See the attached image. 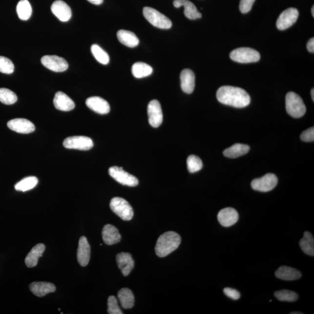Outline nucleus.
<instances>
[{
    "mask_svg": "<svg viewBox=\"0 0 314 314\" xmlns=\"http://www.w3.org/2000/svg\"><path fill=\"white\" fill-rule=\"evenodd\" d=\"M301 139L305 142H312L314 140V128H310L301 133Z\"/></svg>",
    "mask_w": 314,
    "mask_h": 314,
    "instance_id": "obj_40",
    "label": "nucleus"
},
{
    "mask_svg": "<svg viewBox=\"0 0 314 314\" xmlns=\"http://www.w3.org/2000/svg\"><path fill=\"white\" fill-rule=\"evenodd\" d=\"M147 113L150 126L154 127H159L163 123V114L160 103L158 100H152L148 104Z\"/></svg>",
    "mask_w": 314,
    "mask_h": 314,
    "instance_id": "obj_12",
    "label": "nucleus"
},
{
    "mask_svg": "<svg viewBox=\"0 0 314 314\" xmlns=\"http://www.w3.org/2000/svg\"><path fill=\"white\" fill-rule=\"evenodd\" d=\"M86 105L91 110L99 114H107L110 111L108 103L100 97H89L86 101Z\"/></svg>",
    "mask_w": 314,
    "mask_h": 314,
    "instance_id": "obj_16",
    "label": "nucleus"
},
{
    "mask_svg": "<svg viewBox=\"0 0 314 314\" xmlns=\"http://www.w3.org/2000/svg\"><path fill=\"white\" fill-rule=\"evenodd\" d=\"M108 313L109 314H123V313L119 307L118 300L114 295L109 296L108 299Z\"/></svg>",
    "mask_w": 314,
    "mask_h": 314,
    "instance_id": "obj_38",
    "label": "nucleus"
},
{
    "mask_svg": "<svg viewBox=\"0 0 314 314\" xmlns=\"http://www.w3.org/2000/svg\"><path fill=\"white\" fill-rule=\"evenodd\" d=\"M45 249V246L42 243L38 244L37 245L33 247L25 258L26 266L29 268L36 267L38 263L39 258L42 257Z\"/></svg>",
    "mask_w": 314,
    "mask_h": 314,
    "instance_id": "obj_24",
    "label": "nucleus"
},
{
    "mask_svg": "<svg viewBox=\"0 0 314 314\" xmlns=\"http://www.w3.org/2000/svg\"><path fill=\"white\" fill-rule=\"evenodd\" d=\"M312 13L313 15V17H314V7L313 6L312 9Z\"/></svg>",
    "mask_w": 314,
    "mask_h": 314,
    "instance_id": "obj_46",
    "label": "nucleus"
},
{
    "mask_svg": "<svg viewBox=\"0 0 314 314\" xmlns=\"http://www.w3.org/2000/svg\"><path fill=\"white\" fill-rule=\"evenodd\" d=\"M53 103L55 107L62 111H70L75 107L74 101L62 91H58L56 93Z\"/></svg>",
    "mask_w": 314,
    "mask_h": 314,
    "instance_id": "obj_19",
    "label": "nucleus"
},
{
    "mask_svg": "<svg viewBox=\"0 0 314 314\" xmlns=\"http://www.w3.org/2000/svg\"><path fill=\"white\" fill-rule=\"evenodd\" d=\"M30 291L36 296L42 297L56 292V286L53 283L45 282H33L29 286Z\"/></svg>",
    "mask_w": 314,
    "mask_h": 314,
    "instance_id": "obj_21",
    "label": "nucleus"
},
{
    "mask_svg": "<svg viewBox=\"0 0 314 314\" xmlns=\"http://www.w3.org/2000/svg\"><path fill=\"white\" fill-rule=\"evenodd\" d=\"M181 88L185 93H193L195 87V75L190 69L183 70L181 74Z\"/></svg>",
    "mask_w": 314,
    "mask_h": 314,
    "instance_id": "obj_23",
    "label": "nucleus"
},
{
    "mask_svg": "<svg viewBox=\"0 0 314 314\" xmlns=\"http://www.w3.org/2000/svg\"><path fill=\"white\" fill-rule=\"evenodd\" d=\"M299 13L296 8H290L283 11L277 20L276 26L280 30L287 29L296 22Z\"/></svg>",
    "mask_w": 314,
    "mask_h": 314,
    "instance_id": "obj_10",
    "label": "nucleus"
},
{
    "mask_svg": "<svg viewBox=\"0 0 314 314\" xmlns=\"http://www.w3.org/2000/svg\"><path fill=\"white\" fill-rule=\"evenodd\" d=\"M14 65L7 57L0 56V72L5 74H11L14 71Z\"/></svg>",
    "mask_w": 314,
    "mask_h": 314,
    "instance_id": "obj_37",
    "label": "nucleus"
},
{
    "mask_svg": "<svg viewBox=\"0 0 314 314\" xmlns=\"http://www.w3.org/2000/svg\"><path fill=\"white\" fill-rule=\"evenodd\" d=\"M274 295L277 300L281 301L294 302L297 301L298 295L296 293L288 290H282L277 291L274 293Z\"/></svg>",
    "mask_w": 314,
    "mask_h": 314,
    "instance_id": "obj_35",
    "label": "nucleus"
},
{
    "mask_svg": "<svg viewBox=\"0 0 314 314\" xmlns=\"http://www.w3.org/2000/svg\"><path fill=\"white\" fill-rule=\"evenodd\" d=\"M63 145L64 147L68 149L87 151L93 147V142L86 136H72L65 139Z\"/></svg>",
    "mask_w": 314,
    "mask_h": 314,
    "instance_id": "obj_8",
    "label": "nucleus"
},
{
    "mask_svg": "<svg viewBox=\"0 0 314 314\" xmlns=\"http://www.w3.org/2000/svg\"><path fill=\"white\" fill-rule=\"evenodd\" d=\"M301 275L299 271L287 266L279 267L275 272V276L277 278L288 281L299 279Z\"/></svg>",
    "mask_w": 314,
    "mask_h": 314,
    "instance_id": "obj_25",
    "label": "nucleus"
},
{
    "mask_svg": "<svg viewBox=\"0 0 314 314\" xmlns=\"http://www.w3.org/2000/svg\"><path fill=\"white\" fill-rule=\"evenodd\" d=\"M117 263L122 273L125 276L129 275L135 266V261L129 253L120 252L117 255Z\"/></svg>",
    "mask_w": 314,
    "mask_h": 314,
    "instance_id": "obj_18",
    "label": "nucleus"
},
{
    "mask_svg": "<svg viewBox=\"0 0 314 314\" xmlns=\"http://www.w3.org/2000/svg\"><path fill=\"white\" fill-rule=\"evenodd\" d=\"M224 293L225 295L231 299L237 300L240 297V293L237 290L230 288H226L224 289Z\"/></svg>",
    "mask_w": 314,
    "mask_h": 314,
    "instance_id": "obj_41",
    "label": "nucleus"
},
{
    "mask_svg": "<svg viewBox=\"0 0 314 314\" xmlns=\"http://www.w3.org/2000/svg\"><path fill=\"white\" fill-rule=\"evenodd\" d=\"M181 243V237L175 231H167L158 239L155 251L158 257H165L176 251Z\"/></svg>",
    "mask_w": 314,
    "mask_h": 314,
    "instance_id": "obj_2",
    "label": "nucleus"
},
{
    "mask_svg": "<svg viewBox=\"0 0 314 314\" xmlns=\"http://www.w3.org/2000/svg\"><path fill=\"white\" fill-rule=\"evenodd\" d=\"M230 57L234 62L239 63L258 62L260 60V54L257 51L251 48H236L230 54Z\"/></svg>",
    "mask_w": 314,
    "mask_h": 314,
    "instance_id": "obj_6",
    "label": "nucleus"
},
{
    "mask_svg": "<svg viewBox=\"0 0 314 314\" xmlns=\"http://www.w3.org/2000/svg\"><path fill=\"white\" fill-rule=\"evenodd\" d=\"M91 53L97 62L103 65H106L109 62V57L108 54L104 51L99 45L93 44L91 47Z\"/></svg>",
    "mask_w": 314,
    "mask_h": 314,
    "instance_id": "obj_33",
    "label": "nucleus"
},
{
    "mask_svg": "<svg viewBox=\"0 0 314 314\" xmlns=\"http://www.w3.org/2000/svg\"><path fill=\"white\" fill-rule=\"evenodd\" d=\"M118 298L122 307L124 309H130L135 304V297L129 289L123 288L118 292Z\"/></svg>",
    "mask_w": 314,
    "mask_h": 314,
    "instance_id": "obj_27",
    "label": "nucleus"
},
{
    "mask_svg": "<svg viewBox=\"0 0 314 314\" xmlns=\"http://www.w3.org/2000/svg\"><path fill=\"white\" fill-rule=\"evenodd\" d=\"M118 41L126 46L133 48L138 45L139 40L135 33L126 30H120L117 32Z\"/></svg>",
    "mask_w": 314,
    "mask_h": 314,
    "instance_id": "obj_26",
    "label": "nucleus"
},
{
    "mask_svg": "<svg viewBox=\"0 0 314 314\" xmlns=\"http://www.w3.org/2000/svg\"><path fill=\"white\" fill-rule=\"evenodd\" d=\"M152 67L145 63H136L132 68V74L136 78L147 77L152 74Z\"/></svg>",
    "mask_w": 314,
    "mask_h": 314,
    "instance_id": "obj_29",
    "label": "nucleus"
},
{
    "mask_svg": "<svg viewBox=\"0 0 314 314\" xmlns=\"http://www.w3.org/2000/svg\"><path fill=\"white\" fill-rule=\"evenodd\" d=\"M109 174L120 184L130 187H135L139 184L138 179L130 174L122 167H112L109 169Z\"/></svg>",
    "mask_w": 314,
    "mask_h": 314,
    "instance_id": "obj_7",
    "label": "nucleus"
},
{
    "mask_svg": "<svg viewBox=\"0 0 314 314\" xmlns=\"http://www.w3.org/2000/svg\"><path fill=\"white\" fill-rule=\"evenodd\" d=\"M38 179L35 176H29L21 180L15 185V190L25 192L32 190L38 184Z\"/></svg>",
    "mask_w": 314,
    "mask_h": 314,
    "instance_id": "obj_32",
    "label": "nucleus"
},
{
    "mask_svg": "<svg viewBox=\"0 0 314 314\" xmlns=\"http://www.w3.org/2000/svg\"><path fill=\"white\" fill-rule=\"evenodd\" d=\"M312 99H313V102H314V88H313V89L312 90Z\"/></svg>",
    "mask_w": 314,
    "mask_h": 314,
    "instance_id": "obj_44",
    "label": "nucleus"
},
{
    "mask_svg": "<svg viewBox=\"0 0 314 314\" xmlns=\"http://www.w3.org/2000/svg\"><path fill=\"white\" fill-rule=\"evenodd\" d=\"M218 220L222 226L230 227L238 221V212L233 208L222 209L218 213Z\"/></svg>",
    "mask_w": 314,
    "mask_h": 314,
    "instance_id": "obj_15",
    "label": "nucleus"
},
{
    "mask_svg": "<svg viewBox=\"0 0 314 314\" xmlns=\"http://www.w3.org/2000/svg\"><path fill=\"white\" fill-rule=\"evenodd\" d=\"M286 108L288 113L295 118H299L306 113V107L300 96L289 92L286 97Z\"/></svg>",
    "mask_w": 314,
    "mask_h": 314,
    "instance_id": "obj_3",
    "label": "nucleus"
},
{
    "mask_svg": "<svg viewBox=\"0 0 314 314\" xmlns=\"http://www.w3.org/2000/svg\"><path fill=\"white\" fill-rule=\"evenodd\" d=\"M17 96L8 88H0V102L5 105H12L17 102Z\"/></svg>",
    "mask_w": 314,
    "mask_h": 314,
    "instance_id": "obj_34",
    "label": "nucleus"
},
{
    "mask_svg": "<svg viewBox=\"0 0 314 314\" xmlns=\"http://www.w3.org/2000/svg\"><path fill=\"white\" fill-rule=\"evenodd\" d=\"M187 166L189 172L190 173L196 172L202 168V161L196 155H191L188 158Z\"/></svg>",
    "mask_w": 314,
    "mask_h": 314,
    "instance_id": "obj_36",
    "label": "nucleus"
},
{
    "mask_svg": "<svg viewBox=\"0 0 314 314\" xmlns=\"http://www.w3.org/2000/svg\"><path fill=\"white\" fill-rule=\"evenodd\" d=\"M143 15L152 26L158 28L168 29L172 27L171 21L154 8L145 7L143 8Z\"/></svg>",
    "mask_w": 314,
    "mask_h": 314,
    "instance_id": "obj_4",
    "label": "nucleus"
},
{
    "mask_svg": "<svg viewBox=\"0 0 314 314\" xmlns=\"http://www.w3.org/2000/svg\"><path fill=\"white\" fill-rule=\"evenodd\" d=\"M78 263L82 267H86L90 258V246L86 237L82 236L79 241L77 252Z\"/></svg>",
    "mask_w": 314,
    "mask_h": 314,
    "instance_id": "obj_17",
    "label": "nucleus"
},
{
    "mask_svg": "<svg viewBox=\"0 0 314 314\" xmlns=\"http://www.w3.org/2000/svg\"><path fill=\"white\" fill-rule=\"evenodd\" d=\"M7 126L15 132L28 134L34 132L35 126L32 122L23 118H16L8 121Z\"/></svg>",
    "mask_w": 314,
    "mask_h": 314,
    "instance_id": "obj_13",
    "label": "nucleus"
},
{
    "mask_svg": "<svg viewBox=\"0 0 314 314\" xmlns=\"http://www.w3.org/2000/svg\"><path fill=\"white\" fill-rule=\"evenodd\" d=\"M87 1L94 5H100L103 2V0H87Z\"/></svg>",
    "mask_w": 314,
    "mask_h": 314,
    "instance_id": "obj_43",
    "label": "nucleus"
},
{
    "mask_svg": "<svg viewBox=\"0 0 314 314\" xmlns=\"http://www.w3.org/2000/svg\"><path fill=\"white\" fill-rule=\"evenodd\" d=\"M18 17L22 21H27L31 17L32 9L27 0H21L17 6Z\"/></svg>",
    "mask_w": 314,
    "mask_h": 314,
    "instance_id": "obj_31",
    "label": "nucleus"
},
{
    "mask_svg": "<svg viewBox=\"0 0 314 314\" xmlns=\"http://www.w3.org/2000/svg\"><path fill=\"white\" fill-rule=\"evenodd\" d=\"M299 245L303 251L307 255H314V239L312 234L309 231H306L304 236L299 242Z\"/></svg>",
    "mask_w": 314,
    "mask_h": 314,
    "instance_id": "obj_30",
    "label": "nucleus"
},
{
    "mask_svg": "<svg viewBox=\"0 0 314 314\" xmlns=\"http://www.w3.org/2000/svg\"><path fill=\"white\" fill-rule=\"evenodd\" d=\"M278 179L273 173H268L261 178L253 180L251 188L256 191L268 192L276 187Z\"/></svg>",
    "mask_w": 314,
    "mask_h": 314,
    "instance_id": "obj_9",
    "label": "nucleus"
},
{
    "mask_svg": "<svg viewBox=\"0 0 314 314\" xmlns=\"http://www.w3.org/2000/svg\"><path fill=\"white\" fill-rule=\"evenodd\" d=\"M41 62L45 68L56 72H62L68 68V63L66 61L57 56H45L42 57Z\"/></svg>",
    "mask_w": 314,
    "mask_h": 314,
    "instance_id": "obj_11",
    "label": "nucleus"
},
{
    "mask_svg": "<svg viewBox=\"0 0 314 314\" xmlns=\"http://www.w3.org/2000/svg\"><path fill=\"white\" fill-rule=\"evenodd\" d=\"M219 102L236 108H243L251 103V97L245 90L230 86H222L216 93Z\"/></svg>",
    "mask_w": 314,
    "mask_h": 314,
    "instance_id": "obj_1",
    "label": "nucleus"
},
{
    "mask_svg": "<svg viewBox=\"0 0 314 314\" xmlns=\"http://www.w3.org/2000/svg\"><path fill=\"white\" fill-rule=\"evenodd\" d=\"M52 13L62 22H67L72 17V11L68 4L62 0L54 1L51 7Z\"/></svg>",
    "mask_w": 314,
    "mask_h": 314,
    "instance_id": "obj_14",
    "label": "nucleus"
},
{
    "mask_svg": "<svg viewBox=\"0 0 314 314\" xmlns=\"http://www.w3.org/2000/svg\"><path fill=\"white\" fill-rule=\"evenodd\" d=\"M307 49L310 53H314V38L311 39L308 42L307 45Z\"/></svg>",
    "mask_w": 314,
    "mask_h": 314,
    "instance_id": "obj_42",
    "label": "nucleus"
},
{
    "mask_svg": "<svg viewBox=\"0 0 314 314\" xmlns=\"http://www.w3.org/2000/svg\"><path fill=\"white\" fill-rule=\"evenodd\" d=\"M249 150V146L236 143V144L227 148L224 151V154L227 157L235 158L246 154Z\"/></svg>",
    "mask_w": 314,
    "mask_h": 314,
    "instance_id": "obj_28",
    "label": "nucleus"
},
{
    "mask_svg": "<svg viewBox=\"0 0 314 314\" xmlns=\"http://www.w3.org/2000/svg\"><path fill=\"white\" fill-rule=\"evenodd\" d=\"M102 236L104 242L107 245H113L120 242L121 236L118 229L113 225L107 224L103 228Z\"/></svg>",
    "mask_w": 314,
    "mask_h": 314,
    "instance_id": "obj_22",
    "label": "nucleus"
},
{
    "mask_svg": "<svg viewBox=\"0 0 314 314\" xmlns=\"http://www.w3.org/2000/svg\"><path fill=\"white\" fill-rule=\"evenodd\" d=\"M173 5L176 8L184 7L185 16L189 20L200 19L202 17V15L197 10L196 6L188 0H174Z\"/></svg>",
    "mask_w": 314,
    "mask_h": 314,
    "instance_id": "obj_20",
    "label": "nucleus"
},
{
    "mask_svg": "<svg viewBox=\"0 0 314 314\" xmlns=\"http://www.w3.org/2000/svg\"><path fill=\"white\" fill-rule=\"evenodd\" d=\"M303 314V313H301V312H292V313H291V314Z\"/></svg>",
    "mask_w": 314,
    "mask_h": 314,
    "instance_id": "obj_45",
    "label": "nucleus"
},
{
    "mask_svg": "<svg viewBox=\"0 0 314 314\" xmlns=\"http://www.w3.org/2000/svg\"><path fill=\"white\" fill-rule=\"evenodd\" d=\"M110 208L115 214L124 221H130L133 216V210L126 200L114 197L111 200Z\"/></svg>",
    "mask_w": 314,
    "mask_h": 314,
    "instance_id": "obj_5",
    "label": "nucleus"
},
{
    "mask_svg": "<svg viewBox=\"0 0 314 314\" xmlns=\"http://www.w3.org/2000/svg\"><path fill=\"white\" fill-rule=\"evenodd\" d=\"M255 0H240L239 9L243 14L248 13L251 10Z\"/></svg>",
    "mask_w": 314,
    "mask_h": 314,
    "instance_id": "obj_39",
    "label": "nucleus"
}]
</instances>
